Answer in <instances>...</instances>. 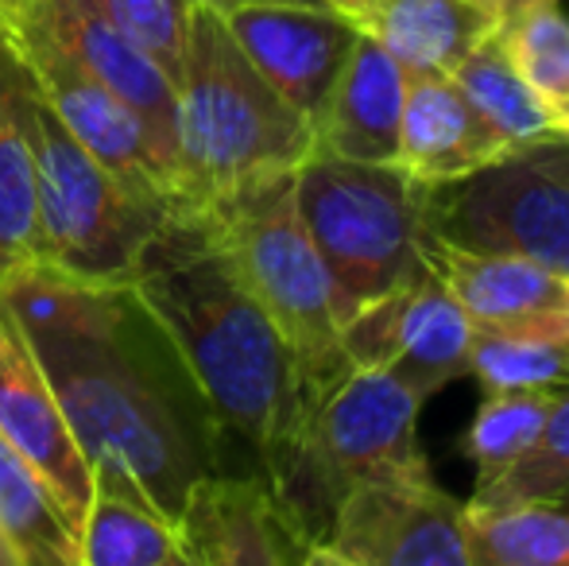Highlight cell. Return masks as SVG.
<instances>
[{
  "label": "cell",
  "mask_w": 569,
  "mask_h": 566,
  "mask_svg": "<svg viewBox=\"0 0 569 566\" xmlns=\"http://www.w3.org/2000/svg\"><path fill=\"white\" fill-rule=\"evenodd\" d=\"M0 528L8 532L23 566H82L78 528L62 513L51 485L0 435Z\"/></svg>",
  "instance_id": "21"
},
{
  "label": "cell",
  "mask_w": 569,
  "mask_h": 566,
  "mask_svg": "<svg viewBox=\"0 0 569 566\" xmlns=\"http://www.w3.org/2000/svg\"><path fill=\"white\" fill-rule=\"evenodd\" d=\"M0 43L28 70L54 117L136 202L156 214L179 206V171L163 156L148 125L101 78H93L67 47L54 43L20 4L0 16Z\"/></svg>",
  "instance_id": "9"
},
{
  "label": "cell",
  "mask_w": 569,
  "mask_h": 566,
  "mask_svg": "<svg viewBox=\"0 0 569 566\" xmlns=\"http://www.w3.org/2000/svg\"><path fill=\"white\" fill-rule=\"evenodd\" d=\"M450 78L461 86V93L472 101V109L500 132L508 148H527V143L566 137L547 117V109L535 101V93L527 90V82L519 78L516 62L508 59V51H503L496 31L488 39H480V43L457 62V70Z\"/></svg>",
  "instance_id": "23"
},
{
  "label": "cell",
  "mask_w": 569,
  "mask_h": 566,
  "mask_svg": "<svg viewBox=\"0 0 569 566\" xmlns=\"http://www.w3.org/2000/svg\"><path fill=\"white\" fill-rule=\"evenodd\" d=\"M179 532L202 566H302L310 552V539L263 477H202L190 489Z\"/></svg>",
  "instance_id": "16"
},
{
  "label": "cell",
  "mask_w": 569,
  "mask_h": 566,
  "mask_svg": "<svg viewBox=\"0 0 569 566\" xmlns=\"http://www.w3.org/2000/svg\"><path fill=\"white\" fill-rule=\"evenodd\" d=\"M427 265L477 334L569 338V280L516 257H477L427 237Z\"/></svg>",
  "instance_id": "14"
},
{
  "label": "cell",
  "mask_w": 569,
  "mask_h": 566,
  "mask_svg": "<svg viewBox=\"0 0 569 566\" xmlns=\"http://www.w3.org/2000/svg\"><path fill=\"white\" fill-rule=\"evenodd\" d=\"M326 4H333V8H338V12H345V16H349V8L357 4V0H326Z\"/></svg>",
  "instance_id": "35"
},
{
  "label": "cell",
  "mask_w": 569,
  "mask_h": 566,
  "mask_svg": "<svg viewBox=\"0 0 569 566\" xmlns=\"http://www.w3.org/2000/svg\"><path fill=\"white\" fill-rule=\"evenodd\" d=\"M558 393H485L461 438V454L477 469V485L500 477L535 446Z\"/></svg>",
  "instance_id": "26"
},
{
  "label": "cell",
  "mask_w": 569,
  "mask_h": 566,
  "mask_svg": "<svg viewBox=\"0 0 569 566\" xmlns=\"http://www.w3.org/2000/svg\"><path fill=\"white\" fill-rule=\"evenodd\" d=\"M0 566H23L20 552L12 547V539H8V532L0 528Z\"/></svg>",
  "instance_id": "32"
},
{
  "label": "cell",
  "mask_w": 569,
  "mask_h": 566,
  "mask_svg": "<svg viewBox=\"0 0 569 566\" xmlns=\"http://www.w3.org/2000/svg\"><path fill=\"white\" fill-rule=\"evenodd\" d=\"M194 4H206V8H213V12L226 16L232 8H244V4H326V0H194Z\"/></svg>",
  "instance_id": "30"
},
{
  "label": "cell",
  "mask_w": 569,
  "mask_h": 566,
  "mask_svg": "<svg viewBox=\"0 0 569 566\" xmlns=\"http://www.w3.org/2000/svg\"><path fill=\"white\" fill-rule=\"evenodd\" d=\"M0 435L51 485L62 513L82 532L93 493V469L70 435L67 416L54 400L51 380H47L28 334L16 326L4 302H0Z\"/></svg>",
  "instance_id": "13"
},
{
  "label": "cell",
  "mask_w": 569,
  "mask_h": 566,
  "mask_svg": "<svg viewBox=\"0 0 569 566\" xmlns=\"http://www.w3.org/2000/svg\"><path fill=\"white\" fill-rule=\"evenodd\" d=\"M326 544L357 566H472L465 500L435 477L352 489L338 505Z\"/></svg>",
  "instance_id": "11"
},
{
  "label": "cell",
  "mask_w": 569,
  "mask_h": 566,
  "mask_svg": "<svg viewBox=\"0 0 569 566\" xmlns=\"http://www.w3.org/2000/svg\"><path fill=\"white\" fill-rule=\"evenodd\" d=\"M179 98V195L202 206L260 175L295 171L315 151V125L276 93L232 39L221 12L190 8Z\"/></svg>",
  "instance_id": "3"
},
{
  "label": "cell",
  "mask_w": 569,
  "mask_h": 566,
  "mask_svg": "<svg viewBox=\"0 0 569 566\" xmlns=\"http://www.w3.org/2000/svg\"><path fill=\"white\" fill-rule=\"evenodd\" d=\"M566 4H569V0H566Z\"/></svg>",
  "instance_id": "38"
},
{
  "label": "cell",
  "mask_w": 569,
  "mask_h": 566,
  "mask_svg": "<svg viewBox=\"0 0 569 566\" xmlns=\"http://www.w3.org/2000/svg\"><path fill=\"white\" fill-rule=\"evenodd\" d=\"M558 505H562V508H569V493H566V497H562V500H558Z\"/></svg>",
  "instance_id": "37"
},
{
  "label": "cell",
  "mask_w": 569,
  "mask_h": 566,
  "mask_svg": "<svg viewBox=\"0 0 569 566\" xmlns=\"http://www.w3.org/2000/svg\"><path fill=\"white\" fill-rule=\"evenodd\" d=\"M0 93L36 167L43 260L82 280L124 287L132 260L163 214L140 206L54 117L28 70L0 43Z\"/></svg>",
  "instance_id": "7"
},
{
  "label": "cell",
  "mask_w": 569,
  "mask_h": 566,
  "mask_svg": "<svg viewBox=\"0 0 569 566\" xmlns=\"http://www.w3.org/2000/svg\"><path fill=\"white\" fill-rule=\"evenodd\" d=\"M159 566H202V563H198V555L190 552V547H187V539H182V547H179V552H174L167 563H159Z\"/></svg>",
  "instance_id": "33"
},
{
  "label": "cell",
  "mask_w": 569,
  "mask_h": 566,
  "mask_svg": "<svg viewBox=\"0 0 569 566\" xmlns=\"http://www.w3.org/2000/svg\"><path fill=\"white\" fill-rule=\"evenodd\" d=\"M136 299L120 302L101 322L62 338H36L51 393L59 400L86 461H113L140 481L156 508L179 524L187 497L213 466V419L187 416L179 396L159 380V365L136 338Z\"/></svg>",
  "instance_id": "2"
},
{
  "label": "cell",
  "mask_w": 569,
  "mask_h": 566,
  "mask_svg": "<svg viewBox=\"0 0 569 566\" xmlns=\"http://www.w3.org/2000/svg\"><path fill=\"white\" fill-rule=\"evenodd\" d=\"M124 287L179 357L213 427L248 443L268 466L307 411V393L283 334L252 299L206 214L167 210Z\"/></svg>",
  "instance_id": "1"
},
{
  "label": "cell",
  "mask_w": 569,
  "mask_h": 566,
  "mask_svg": "<svg viewBox=\"0 0 569 566\" xmlns=\"http://www.w3.org/2000/svg\"><path fill=\"white\" fill-rule=\"evenodd\" d=\"M295 202L330 276L338 326L430 276V187L403 167L310 151L295 167Z\"/></svg>",
  "instance_id": "5"
},
{
  "label": "cell",
  "mask_w": 569,
  "mask_h": 566,
  "mask_svg": "<svg viewBox=\"0 0 569 566\" xmlns=\"http://www.w3.org/2000/svg\"><path fill=\"white\" fill-rule=\"evenodd\" d=\"M226 23L252 67L291 109L318 125L360 28L330 4H244Z\"/></svg>",
  "instance_id": "12"
},
{
  "label": "cell",
  "mask_w": 569,
  "mask_h": 566,
  "mask_svg": "<svg viewBox=\"0 0 569 566\" xmlns=\"http://www.w3.org/2000/svg\"><path fill=\"white\" fill-rule=\"evenodd\" d=\"M407 70L376 39L360 36L315 125V151L349 163L396 167Z\"/></svg>",
  "instance_id": "18"
},
{
  "label": "cell",
  "mask_w": 569,
  "mask_h": 566,
  "mask_svg": "<svg viewBox=\"0 0 569 566\" xmlns=\"http://www.w3.org/2000/svg\"><path fill=\"white\" fill-rule=\"evenodd\" d=\"M488 8H492L496 16H508L511 8H523V4H535V0H485Z\"/></svg>",
  "instance_id": "34"
},
{
  "label": "cell",
  "mask_w": 569,
  "mask_h": 566,
  "mask_svg": "<svg viewBox=\"0 0 569 566\" xmlns=\"http://www.w3.org/2000/svg\"><path fill=\"white\" fill-rule=\"evenodd\" d=\"M93 493L78 532L82 566H159L182 547L179 524L156 508L128 469L93 461Z\"/></svg>",
  "instance_id": "20"
},
{
  "label": "cell",
  "mask_w": 569,
  "mask_h": 566,
  "mask_svg": "<svg viewBox=\"0 0 569 566\" xmlns=\"http://www.w3.org/2000/svg\"><path fill=\"white\" fill-rule=\"evenodd\" d=\"M496 36L535 101L569 137V4L535 0L511 8L508 16H500Z\"/></svg>",
  "instance_id": "22"
},
{
  "label": "cell",
  "mask_w": 569,
  "mask_h": 566,
  "mask_svg": "<svg viewBox=\"0 0 569 566\" xmlns=\"http://www.w3.org/2000/svg\"><path fill=\"white\" fill-rule=\"evenodd\" d=\"M430 237L516 257L569 280V137L511 148L469 179L430 187Z\"/></svg>",
  "instance_id": "8"
},
{
  "label": "cell",
  "mask_w": 569,
  "mask_h": 566,
  "mask_svg": "<svg viewBox=\"0 0 569 566\" xmlns=\"http://www.w3.org/2000/svg\"><path fill=\"white\" fill-rule=\"evenodd\" d=\"M500 132L472 109L450 75H407L399 163L422 187L469 179L508 156Z\"/></svg>",
  "instance_id": "17"
},
{
  "label": "cell",
  "mask_w": 569,
  "mask_h": 566,
  "mask_svg": "<svg viewBox=\"0 0 569 566\" xmlns=\"http://www.w3.org/2000/svg\"><path fill=\"white\" fill-rule=\"evenodd\" d=\"M20 8L148 125V132L179 171V98L171 78L140 47L128 43L93 0H20Z\"/></svg>",
  "instance_id": "15"
},
{
  "label": "cell",
  "mask_w": 569,
  "mask_h": 566,
  "mask_svg": "<svg viewBox=\"0 0 569 566\" xmlns=\"http://www.w3.org/2000/svg\"><path fill=\"white\" fill-rule=\"evenodd\" d=\"M469 377L485 393H562L569 388V338L477 334Z\"/></svg>",
  "instance_id": "28"
},
{
  "label": "cell",
  "mask_w": 569,
  "mask_h": 566,
  "mask_svg": "<svg viewBox=\"0 0 569 566\" xmlns=\"http://www.w3.org/2000/svg\"><path fill=\"white\" fill-rule=\"evenodd\" d=\"M43 260L31 151L0 93V280Z\"/></svg>",
  "instance_id": "27"
},
{
  "label": "cell",
  "mask_w": 569,
  "mask_h": 566,
  "mask_svg": "<svg viewBox=\"0 0 569 566\" xmlns=\"http://www.w3.org/2000/svg\"><path fill=\"white\" fill-rule=\"evenodd\" d=\"M419 411L422 400L388 369H349L302 411L263 466V481L310 544H326L352 489L430 474L419 450Z\"/></svg>",
  "instance_id": "4"
},
{
  "label": "cell",
  "mask_w": 569,
  "mask_h": 566,
  "mask_svg": "<svg viewBox=\"0 0 569 566\" xmlns=\"http://www.w3.org/2000/svg\"><path fill=\"white\" fill-rule=\"evenodd\" d=\"M302 566H357V563L345 559V555H338L330 544H310L307 563H302Z\"/></svg>",
  "instance_id": "31"
},
{
  "label": "cell",
  "mask_w": 569,
  "mask_h": 566,
  "mask_svg": "<svg viewBox=\"0 0 569 566\" xmlns=\"http://www.w3.org/2000/svg\"><path fill=\"white\" fill-rule=\"evenodd\" d=\"M472 338L469 315L435 272L357 310L341 326V349L352 369H388L419 400L469 377Z\"/></svg>",
  "instance_id": "10"
},
{
  "label": "cell",
  "mask_w": 569,
  "mask_h": 566,
  "mask_svg": "<svg viewBox=\"0 0 569 566\" xmlns=\"http://www.w3.org/2000/svg\"><path fill=\"white\" fill-rule=\"evenodd\" d=\"M98 12L179 86L194 0H93Z\"/></svg>",
  "instance_id": "29"
},
{
  "label": "cell",
  "mask_w": 569,
  "mask_h": 566,
  "mask_svg": "<svg viewBox=\"0 0 569 566\" xmlns=\"http://www.w3.org/2000/svg\"><path fill=\"white\" fill-rule=\"evenodd\" d=\"M198 210L206 214L252 299L283 334L310 408L352 365L341 349L330 276L295 202V171L237 182Z\"/></svg>",
  "instance_id": "6"
},
{
  "label": "cell",
  "mask_w": 569,
  "mask_h": 566,
  "mask_svg": "<svg viewBox=\"0 0 569 566\" xmlns=\"http://www.w3.org/2000/svg\"><path fill=\"white\" fill-rule=\"evenodd\" d=\"M16 4H20V0H0V16H8V12H12Z\"/></svg>",
  "instance_id": "36"
},
{
  "label": "cell",
  "mask_w": 569,
  "mask_h": 566,
  "mask_svg": "<svg viewBox=\"0 0 569 566\" xmlns=\"http://www.w3.org/2000/svg\"><path fill=\"white\" fill-rule=\"evenodd\" d=\"M349 20L407 75H453L457 62L500 28L485 0H357Z\"/></svg>",
  "instance_id": "19"
},
{
  "label": "cell",
  "mask_w": 569,
  "mask_h": 566,
  "mask_svg": "<svg viewBox=\"0 0 569 566\" xmlns=\"http://www.w3.org/2000/svg\"><path fill=\"white\" fill-rule=\"evenodd\" d=\"M472 566H569V508L465 505Z\"/></svg>",
  "instance_id": "24"
},
{
  "label": "cell",
  "mask_w": 569,
  "mask_h": 566,
  "mask_svg": "<svg viewBox=\"0 0 569 566\" xmlns=\"http://www.w3.org/2000/svg\"><path fill=\"white\" fill-rule=\"evenodd\" d=\"M569 493V388L555 396L550 416L535 446L508 466L500 477L472 485L469 508H511V505H558Z\"/></svg>",
  "instance_id": "25"
}]
</instances>
